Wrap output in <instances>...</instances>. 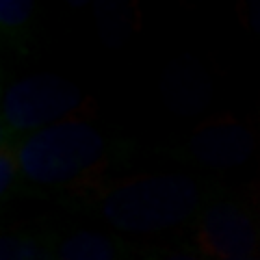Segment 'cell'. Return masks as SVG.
I'll return each instance as SVG.
<instances>
[{
  "label": "cell",
  "instance_id": "obj_10",
  "mask_svg": "<svg viewBox=\"0 0 260 260\" xmlns=\"http://www.w3.org/2000/svg\"><path fill=\"white\" fill-rule=\"evenodd\" d=\"M143 260H206L193 249L191 243H178V245H165L158 249H152L145 254Z\"/></svg>",
  "mask_w": 260,
  "mask_h": 260
},
{
  "label": "cell",
  "instance_id": "obj_11",
  "mask_svg": "<svg viewBox=\"0 0 260 260\" xmlns=\"http://www.w3.org/2000/svg\"><path fill=\"white\" fill-rule=\"evenodd\" d=\"M26 260H56V256H54V245H52V234H44V237H37L35 247L30 249V254L26 256Z\"/></svg>",
  "mask_w": 260,
  "mask_h": 260
},
{
  "label": "cell",
  "instance_id": "obj_13",
  "mask_svg": "<svg viewBox=\"0 0 260 260\" xmlns=\"http://www.w3.org/2000/svg\"><path fill=\"white\" fill-rule=\"evenodd\" d=\"M237 260H260V254H251V256H243V258H237Z\"/></svg>",
  "mask_w": 260,
  "mask_h": 260
},
{
  "label": "cell",
  "instance_id": "obj_7",
  "mask_svg": "<svg viewBox=\"0 0 260 260\" xmlns=\"http://www.w3.org/2000/svg\"><path fill=\"white\" fill-rule=\"evenodd\" d=\"M32 18V3L24 0H3L0 3V28L9 46L26 50L28 28Z\"/></svg>",
  "mask_w": 260,
  "mask_h": 260
},
{
  "label": "cell",
  "instance_id": "obj_2",
  "mask_svg": "<svg viewBox=\"0 0 260 260\" xmlns=\"http://www.w3.org/2000/svg\"><path fill=\"white\" fill-rule=\"evenodd\" d=\"M22 189H76L107 169L119 148L85 121H61L15 139Z\"/></svg>",
  "mask_w": 260,
  "mask_h": 260
},
{
  "label": "cell",
  "instance_id": "obj_4",
  "mask_svg": "<svg viewBox=\"0 0 260 260\" xmlns=\"http://www.w3.org/2000/svg\"><path fill=\"white\" fill-rule=\"evenodd\" d=\"M191 245L206 260H237L258 254L260 230L241 202L210 198L191 221Z\"/></svg>",
  "mask_w": 260,
  "mask_h": 260
},
{
  "label": "cell",
  "instance_id": "obj_3",
  "mask_svg": "<svg viewBox=\"0 0 260 260\" xmlns=\"http://www.w3.org/2000/svg\"><path fill=\"white\" fill-rule=\"evenodd\" d=\"M83 102L78 87L59 76H28L13 83L3 98L0 135L24 137L42 128L61 124V117Z\"/></svg>",
  "mask_w": 260,
  "mask_h": 260
},
{
  "label": "cell",
  "instance_id": "obj_5",
  "mask_svg": "<svg viewBox=\"0 0 260 260\" xmlns=\"http://www.w3.org/2000/svg\"><path fill=\"white\" fill-rule=\"evenodd\" d=\"M189 152L204 167H239L254 152V135L234 119H215L193 135Z\"/></svg>",
  "mask_w": 260,
  "mask_h": 260
},
{
  "label": "cell",
  "instance_id": "obj_6",
  "mask_svg": "<svg viewBox=\"0 0 260 260\" xmlns=\"http://www.w3.org/2000/svg\"><path fill=\"white\" fill-rule=\"evenodd\" d=\"M52 245L56 260H137L124 239L91 228L52 234Z\"/></svg>",
  "mask_w": 260,
  "mask_h": 260
},
{
  "label": "cell",
  "instance_id": "obj_1",
  "mask_svg": "<svg viewBox=\"0 0 260 260\" xmlns=\"http://www.w3.org/2000/svg\"><path fill=\"white\" fill-rule=\"evenodd\" d=\"M208 200L198 180L162 174L98 186L76 198L74 208L121 234H158L191 223Z\"/></svg>",
  "mask_w": 260,
  "mask_h": 260
},
{
  "label": "cell",
  "instance_id": "obj_12",
  "mask_svg": "<svg viewBox=\"0 0 260 260\" xmlns=\"http://www.w3.org/2000/svg\"><path fill=\"white\" fill-rule=\"evenodd\" d=\"M249 22L256 30H260V5H254V9L249 11Z\"/></svg>",
  "mask_w": 260,
  "mask_h": 260
},
{
  "label": "cell",
  "instance_id": "obj_8",
  "mask_svg": "<svg viewBox=\"0 0 260 260\" xmlns=\"http://www.w3.org/2000/svg\"><path fill=\"white\" fill-rule=\"evenodd\" d=\"M22 189V172L15 139L0 135V200L7 202Z\"/></svg>",
  "mask_w": 260,
  "mask_h": 260
},
{
  "label": "cell",
  "instance_id": "obj_9",
  "mask_svg": "<svg viewBox=\"0 0 260 260\" xmlns=\"http://www.w3.org/2000/svg\"><path fill=\"white\" fill-rule=\"evenodd\" d=\"M37 237L26 230H11L0 237V260H26Z\"/></svg>",
  "mask_w": 260,
  "mask_h": 260
}]
</instances>
